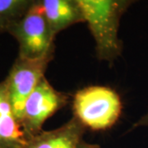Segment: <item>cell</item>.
I'll return each instance as SVG.
<instances>
[{
  "label": "cell",
  "instance_id": "1",
  "mask_svg": "<svg viewBox=\"0 0 148 148\" xmlns=\"http://www.w3.org/2000/svg\"><path fill=\"white\" fill-rule=\"evenodd\" d=\"M95 43V54L101 61L114 63L123 52L119 30L123 15L132 0H78Z\"/></svg>",
  "mask_w": 148,
  "mask_h": 148
},
{
  "label": "cell",
  "instance_id": "2",
  "mask_svg": "<svg viewBox=\"0 0 148 148\" xmlns=\"http://www.w3.org/2000/svg\"><path fill=\"white\" fill-rule=\"evenodd\" d=\"M123 104L116 90L90 86L77 90L73 100V116L86 128L103 131L113 127L122 114Z\"/></svg>",
  "mask_w": 148,
  "mask_h": 148
},
{
  "label": "cell",
  "instance_id": "3",
  "mask_svg": "<svg viewBox=\"0 0 148 148\" xmlns=\"http://www.w3.org/2000/svg\"><path fill=\"white\" fill-rule=\"evenodd\" d=\"M8 33L18 43L20 58L39 59L54 53L55 36L50 31L38 0L21 20L11 27Z\"/></svg>",
  "mask_w": 148,
  "mask_h": 148
},
{
  "label": "cell",
  "instance_id": "4",
  "mask_svg": "<svg viewBox=\"0 0 148 148\" xmlns=\"http://www.w3.org/2000/svg\"><path fill=\"white\" fill-rule=\"evenodd\" d=\"M54 53L39 59L17 56L4 80L9 99L16 119L21 123L25 103L45 74Z\"/></svg>",
  "mask_w": 148,
  "mask_h": 148
},
{
  "label": "cell",
  "instance_id": "5",
  "mask_svg": "<svg viewBox=\"0 0 148 148\" xmlns=\"http://www.w3.org/2000/svg\"><path fill=\"white\" fill-rule=\"evenodd\" d=\"M69 94L56 90L44 77L25 103L21 124L29 138L42 132L51 116L69 104Z\"/></svg>",
  "mask_w": 148,
  "mask_h": 148
},
{
  "label": "cell",
  "instance_id": "6",
  "mask_svg": "<svg viewBox=\"0 0 148 148\" xmlns=\"http://www.w3.org/2000/svg\"><path fill=\"white\" fill-rule=\"evenodd\" d=\"M86 127L73 116L61 127L38 133L28 139L23 148H77L83 140Z\"/></svg>",
  "mask_w": 148,
  "mask_h": 148
},
{
  "label": "cell",
  "instance_id": "7",
  "mask_svg": "<svg viewBox=\"0 0 148 148\" xmlns=\"http://www.w3.org/2000/svg\"><path fill=\"white\" fill-rule=\"evenodd\" d=\"M54 36L80 22H85L78 0H38Z\"/></svg>",
  "mask_w": 148,
  "mask_h": 148
},
{
  "label": "cell",
  "instance_id": "8",
  "mask_svg": "<svg viewBox=\"0 0 148 148\" xmlns=\"http://www.w3.org/2000/svg\"><path fill=\"white\" fill-rule=\"evenodd\" d=\"M29 138L14 114L3 81L0 82V148H23Z\"/></svg>",
  "mask_w": 148,
  "mask_h": 148
},
{
  "label": "cell",
  "instance_id": "9",
  "mask_svg": "<svg viewBox=\"0 0 148 148\" xmlns=\"http://www.w3.org/2000/svg\"><path fill=\"white\" fill-rule=\"evenodd\" d=\"M36 0H0V33L8 32L11 27L21 20Z\"/></svg>",
  "mask_w": 148,
  "mask_h": 148
},
{
  "label": "cell",
  "instance_id": "10",
  "mask_svg": "<svg viewBox=\"0 0 148 148\" xmlns=\"http://www.w3.org/2000/svg\"><path fill=\"white\" fill-rule=\"evenodd\" d=\"M142 127H148V111L147 113H146L143 116L141 117L138 121L132 125L131 130Z\"/></svg>",
  "mask_w": 148,
  "mask_h": 148
},
{
  "label": "cell",
  "instance_id": "11",
  "mask_svg": "<svg viewBox=\"0 0 148 148\" xmlns=\"http://www.w3.org/2000/svg\"><path fill=\"white\" fill-rule=\"evenodd\" d=\"M77 148H101L100 146L95 144H90V143H86L84 140H82Z\"/></svg>",
  "mask_w": 148,
  "mask_h": 148
}]
</instances>
